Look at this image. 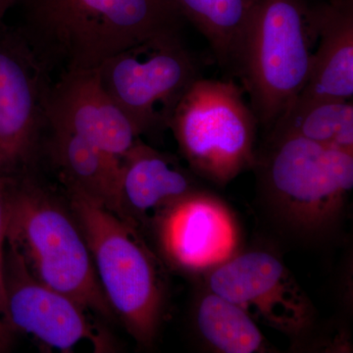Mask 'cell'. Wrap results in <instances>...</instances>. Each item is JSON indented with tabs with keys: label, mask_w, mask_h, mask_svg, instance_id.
<instances>
[{
	"label": "cell",
	"mask_w": 353,
	"mask_h": 353,
	"mask_svg": "<svg viewBox=\"0 0 353 353\" xmlns=\"http://www.w3.org/2000/svg\"><path fill=\"white\" fill-rule=\"evenodd\" d=\"M6 243L32 277L109 322L115 314L104 296L87 243L69 208L28 178H3Z\"/></svg>",
	"instance_id": "cell-2"
},
{
	"label": "cell",
	"mask_w": 353,
	"mask_h": 353,
	"mask_svg": "<svg viewBox=\"0 0 353 353\" xmlns=\"http://www.w3.org/2000/svg\"><path fill=\"white\" fill-rule=\"evenodd\" d=\"M65 187L81 190L118 215L121 160L70 132L51 129L48 145Z\"/></svg>",
	"instance_id": "cell-15"
},
{
	"label": "cell",
	"mask_w": 353,
	"mask_h": 353,
	"mask_svg": "<svg viewBox=\"0 0 353 353\" xmlns=\"http://www.w3.org/2000/svg\"><path fill=\"white\" fill-rule=\"evenodd\" d=\"M46 123L122 157L141 137L102 85L99 70H66L48 88Z\"/></svg>",
	"instance_id": "cell-12"
},
{
	"label": "cell",
	"mask_w": 353,
	"mask_h": 353,
	"mask_svg": "<svg viewBox=\"0 0 353 353\" xmlns=\"http://www.w3.org/2000/svg\"><path fill=\"white\" fill-rule=\"evenodd\" d=\"M17 2V0H0V24L9 9Z\"/></svg>",
	"instance_id": "cell-21"
},
{
	"label": "cell",
	"mask_w": 353,
	"mask_h": 353,
	"mask_svg": "<svg viewBox=\"0 0 353 353\" xmlns=\"http://www.w3.org/2000/svg\"><path fill=\"white\" fill-rule=\"evenodd\" d=\"M314 34L311 11L299 0H255L236 67L267 129L305 87Z\"/></svg>",
	"instance_id": "cell-5"
},
{
	"label": "cell",
	"mask_w": 353,
	"mask_h": 353,
	"mask_svg": "<svg viewBox=\"0 0 353 353\" xmlns=\"http://www.w3.org/2000/svg\"><path fill=\"white\" fill-rule=\"evenodd\" d=\"M65 188L116 319L139 345L152 347L167 303L163 264L136 227L81 190Z\"/></svg>",
	"instance_id": "cell-3"
},
{
	"label": "cell",
	"mask_w": 353,
	"mask_h": 353,
	"mask_svg": "<svg viewBox=\"0 0 353 353\" xmlns=\"http://www.w3.org/2000/svg\"><path fill=\"white\" fill-rule=\"evenodd\" d=\"M194 323L199 339L213 352H270L259 324L240 306L208 288H202L194 301Z\"/></svg>",
	"instance_id": "cell-16"
},
{
	"label": "cell",
	"mask_w": 353,
	"mask_h": 353,
	"mask_svg": "<svg viewBox=\"0 0 353 353\" xmlns=\"http://www.w3.org/2000/svg\"><path fill=\"white\" fill-rule=\"evenodd\" d=\"M205 36L225 66H236L255 0H172Z\"/></svg>",
	"instance_id": "cell-18"
},
{
	"label": "cell",
	"mask_w": 353,
	"mask_h": 353,
	"mask_svg": "<svg viewBox=\"0 0 353 353\" xmlns=\"http://www.w3.org/2000/svg\"><path fill=\"white\" fill-rule=\"evenodd\" d=\"M152 228L165 259L185 273L202 276L241 250L236 215L222 199L201 189L167 208Z\"/></svg>",
	"instance_id": "cell-11"
},
{
	"label": "cell",
	"mask_w": 353,
	"mask_h": 353,
	"mask_svg": "<svg viewBox=\"0 0 353 353\" xmlns=\"http://www.w3.org/2000/svg\"><path fill=\"white\" fill-rule=\"evenodd\" d=\"M318 48L307 83L297 97L352 101L353 14L350 0H336L311 11Z\"/></svg>",
	"instance_id": "cell-14"
},
{
	"label": "cell",
	"mask_w": 353,
	"mask_h": 353,
	"mask_svg": "<svg viewBox=\"0 0 353 353\" xmlns=\"http://www.w3.org/2000/svg\"><path fill=\"white\" fill-rule=\"evenodd\" d=\"M265 212L285 236L318 245L341 231L353 189V153L296 136H269L256 154Z\"/></svg>",
	"instance_id": "cell-1"
},
{
	"label": "cell",
	"mask_w": 353,
	"mask_h": 353,
	"mask_svg": "<svg viewBox=\"0 0 353 353\" xmlns=\"http://www.w3.org/2000/svg\"><path fill=\"white\" fill-rule=\"evenodd\" d=\"M120 160L118 216L137 229L152 228L167 208L199 189L194 173L141 139Z\"/></svg>",
	"instance_id": "cell-13"
},
{
	"label": "cell",
	"mask_w": 353,
	"mask_h": 353,
	"mask_svg": "<svg viewBox=\"0 0 353 353\" xmlns=\"http://www.w3.org/2000/svg\"><path fill=\"white\" fill-rule=\"evenodd\" d=\"M15 334L16 332L11 326L8 316H7L1 278L0 279V352H6L10 348Z\"/></svg>",
	"instance_id": "cell-19"
},
{
	"label": "cell",
	"mask_w": 353,
	"mask_h": 353,
	"mask_svg": "<svg viewBox=\"0 0 353 353\" xmlns=\"http://www.w3.org/2000/svg\"><path fill=\"white\" fill-rule=\"evenodd\" d=\"M41 65L25 41H0V178L24 173L38 154L48 92Z\"/></svg>",
	"instance_id": "cell-10"
},
{
	"label": "cell",
	"mask_w": 353,
	"mask_h": 353,
	"mask_svg": "<svg viewBox=\"0 0 353 353\" xmlns=\"http://www.w3.org/2000/svg\"><path fill=\"white\" fill-rule=\"evenodd\" d=\"M2 285L9 322L16 333L34 336L48 347L69 352L88 341L95 352H112V343L75 301L32 277L11 246L4 245Z\"/></svg>",
	"instance_id": "cell-9"
},
{
	"label": "cell",
	"mask_w": 353,
	"mask_h": 353,
	"mask_svg": "<svg viewBox=\"0 0 353 353\" xmlns=\"http://www.w3.org/2000/svg\"><path fill=\"white\" fill-rule=\"evenodd\" d=\"M97 70L106 92L141 136L168 126L176 104L199 78L196 62L176 30L121 51Z\"/></svg>",
	"instance_id": "cell-7"
},
{
	"label": "cell",
	"mask_w": 353,
	"mask_h": 353,
	"mask_svg": "<svg viewBox=\"0 0 353 353\" xmlns=\"http://www.w3.org/2000/svg\"><path fill=\"white\" fill-rule=\"evenodd\" d=\"M269 136H296L353 153L352 101L296 97L271 128Z\"/></svg>",
	"instance_id": "cell-17"
},
{
	"label": "cell",
	"mask_w": 353,
	"mask_h": 353,
	"mask_svg": "<svg viewBox=\"0 0 353 353\" xmlns=\"http://www.w3.org/2000/svg\"><path fill=\"white\" fill-rule=\"evenodd\" d=\"M201 277L204 287L240 306L257 324L296 341L314 329V305L273 252L240 250Z\"/></svg>",
	"instance_id": "cell-8"
},
{
	"label": "cell",
	"mask_w": 353,
	"mask_h": 353,
	"mask_svg": "<svg viewBox=\"0 0 353 353\" xmlns=\"http://www.w3.org/2000/svg\"><path fill=\"white\" fill-rule=\"evenodd\" d=\"M6 202L4 179L0 178V261L3 257V248L6 245Z\"/></svg>",
	"instance_id": "cell-20"
},
{
	"label": "cell",
	"mask_w": 353,
	"mask_h": 353,
	"mask_svg": "<svg viewBox=\"0 0 353 353\" xmlns=\"http://www.w3.org/2000/svg\"><path fill=\"white\" fill-rule=\"evenodd\" d=\"M257 118L233 82L196 79L169 120L190 171L224 185L256 161Z\"/></svg>",
	"instance_id": "cell-6"
},
{
	"label": "cell",
	"mask_w": 353,
	"mask_h": 353,
	"mask_svg": "<svg viewBox=\"0 0 353 353\" xmlns=\"http://www.w3.org/2000/svg\"><path fill=\"white\" fill-rule=\"evenodd\" d=\"M32 39L67 70L97 69L134 44L176 30L172 0H29Z\"/></svg>",
	"instance_id": "cell-4"
}]
</instances>
